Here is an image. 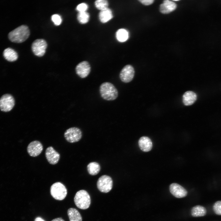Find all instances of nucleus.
<instances>
[{
  "label": "nucleus",
  "instance_id": "bb28decb",
  "mask_svg": "<svg viewBox=\"0 0 221 221\" xmlns=\"http://www.w3.org/2000/svg\"><path fill=\"white\" fill-rule=\"evenodd\" d=\"M88 8V6L86 3H82L78 5L76 9L79 12H86Z\"/></svg>",
  "mask_w": 221,
  "mask_h": 221
},
{
  "label": "nucleus",
  "instance_id": "c85d7f7f",
  "mask_svg": "<svg viewBox=\"0 0 221 221\" xmlns=\"http://www.w3.org/2000/svg\"><path fill=\"white\" fill-rule=\"evenodd\" d=\"M51 221H65L61 218H58L53 219Z\"/></svg>",
  "mask_w": 221,
  "mask_h": 221
},
{
  "label": "nucleus",
  "instance_id": "5701e85b",
  "mask_svg": "<svg viewBox=\"0 0 221 221\" xmlns=\"http://www.w3.org/2000/svg\"><path fill=\"white\" fill-rule=\"evenodd\" d=\"M90 16L87 12H79L77 15V19L81 24H85L87 23L89 20Z\"/></svg>",
  "mask_w": 221,
  "mask_h": 221
},
{
  "label": "nucleus",
  "instance_id": "6e6552de",
  "mask_svg": "<svg viewBox=\"0 0 221 221\" xmlns=\"http://www.w3.org/2000/svg\"><path fill=\"white\" fill-rule=\"evenodd\" d=\"M135 73L133 67L130 64L125 66L121 70L119 77L122 81L125 83L131 82L133 79Z\"/></svg>",
  "mask_w": 221,
  "mask_h": 221
},
{
  "label": "nucleus",
  "instance_id": "6ab92c4d",
  "mask_svg": "<svg viewBox=\"0 0 221 221\" xmlns=\"http://www.w3.org/2000/svg\"><path fill=\"white\" fill-rule=\"evenodd\" d=\"M207 213V210L204 206L197 205L193 207L192 209L191 214L194 217H199L204 216Z\"/></svg>",
  "mask_w": 221,
  "mask_h": 221
},
{
  "label": "nucleus",
  "instance_id": "39448f33",
  "mask_svg": "<svg viewBox=\"0 0 221 221\" xmlns=\"http://www.w3.org/2000/svg\"><path fill=\"white\" fill-rule=\"evenodd\" d=\"M113 181L112 178L107 175L101 176L98 179L97 185L98 189L101 192L107 193L112 189Z\"/></svg>",
  "mask_w": 221,
  "mask_h": 221
},
{
  "label": "nucleus",
  "instance_id": "4be33fe9",
  "mask_svg": "<svg viewBox=\"0 0 221 221\" xmlns=\"http://www.w3.org/2000/svg\"><path fill=\"white\" fill-rule=\"evenodd\" d=\"M117 39L120 42L126 41L128 38L129 33L125 29H121L118 30L116 33Z\"/></svg>",
  "mask_w": 221,
  "mask_h": 221
},
{
  "label": "nucleus",
  "instance_id": "a878e982",
  "mask_svg": "<svg viewBox=\"0 0 221 221\" xmlns=\"http://www.w3.org/2000/svg\"><path fill=\"white\" fill-rule=\"evenodd\" d=\"M51 20L56 25H60L62 22V18L58 14H53L51 16Z\"/></svg>",
  "mask_w": 221,
  "mask_h": 221
},
{
  "label": "nucleus",
  "instance_id": "9b49d317",
  "mask_svg": "<svg viewBox=\"0 0 221 221\" xmlns=\"http://www.w3.org/2000/svg\"><path fill=\"white\" fill-rule=\"evenodd\" d=\"M91 66L88 62L83 61L76 66V68L77 74L80 78H84L86 77L91 72Z\"/></svg>",
  "mask_w": 221,
  "mask_h": 221
},
{
  "label": "nucleus",
  "instance_id": "aec40b11",
  "mask_svg": "<svg viewBox=\"0 0 221 221\" xmlns=\"http://www.w3.org/2000/svg\"><path fill=\"white\" fill-rule=\"evenodd\" d=\"M67 213L70 221H82L81 216L76 209L69 208L68 210Z\"/></svg>",
  "mask_w": 221,
  "mask_h": 221
},
{
  "label": "nucleus",
  "instance_id": "f03ea898",
  "mask_svg": "<svg viewBox=\"0 0 221 221\" xmlns=\"http://www.w3.org/2000/svg\"><path fill=\"white\" fill-rule=\"evenodd\" d=\"M99 92L101 97L107 101L115 99L118 95V91L114 85L108 82H104L100 85Z\"/></svg>",
  "mask_w": 221,
  "mask_h": 221
},
{
  "label": "nucleus",
  "instance_id": "c756f323",
  "mask_svg": "<svg viewBox=\"0 0 221 221\" xmlns=\"http://www.w3.org/2000/svg\"><path fill=\"white\" fill-rule=\"evenodd\" d=\"M34 221H45L40 217H37L35 219Z\"/></svg>",
  "mask_w": 221,
  "mask_h": 221
},
{
  "label": "nucleus",
  "instance_id": "cd10ccee",
  "mask_svg": "<svg viewBox=\"0 0 221 221\" xmlns=\"http://www.w3.org/2000/svg\"><path fill=\"white\" fill-rule=\"evenodd\" d=\"M141 3L145 5H149L152 4L153 0H141L139 1Z\"/></svg>",
  "mask_w": 221,
  "mask_h": 221
},
{
  "label": "nucleus",
  "instance_id": "412c9836",
  "mask_svg": "<svg viewBox=\"0 0 221 221\" xmlns=\"http://www.w3.org/2000/svg\"><path fill=\"white\" fill-rule=\"evenodd\" d=\"M87 168L89 173L91 175L94 176L99 173L100 170V166L98 163L92 162L88 165Z\"/></svg>",
  "mask_w": 221,
  "mask_h": 221
},
{
  "label": "nucleus",
  "instance_id": "f8f14e48",
  "mask_svg": "<svg viewBox=\"0 0 221 221\" xmlns=\"http://www.w3.org/2000/svg\"><path fill=\"white\" fill-rule=\"evenodd\" d=\"M169 189L170 193L177 198H183L187 195V190L177 183H173L171 184L169 186Z\"/></svg>",
  "mask_w": 221,
  "mask_h": 221
},
{
  "label": "nucleus",
  "instance_id": "1a4fd4ad",
  "mask_svg": "<svg viewBox=\"0 0 221 221\" xmlns=\"http://www.w3.org/2000/svg\"><path fill=\"white\" fill-rule=\"evenodd\" d=\"M14 104V98L10 94L4 95L0 99V109L2 111H10L13 108Z\"/></svg>",
  "mask_w": 221,
  "mask_h": 221
},
{
  "label": "nucleus",
  "instance_id": "2eb2a0df",
  "mask_svg": "<svg viewBox=\"0 0 221 221\" xmlns=\"http://www.w3.org/2000/svg\"><path fill=\"white\" fill-rule=\"evenodd\" d=\"M176 8V4L172 1L166 0L161 4L160 7V12L163 14H168L174 11Z\"/></svg>",
  "mask_w": 221,
  "mask_h": 221
},
{
  "label": "nucleus",
  "instance_id": "9d476101",
  "mask_svg": "<svg viewBox=\"0 0 221 221\" xmlns=\"http://www.w3.org/2000/svg\"><path fill=\"white\" fill-rule=\"evenodd\" d=\"M43 150L42 144L39 141H34L31 142L28 145L27 151L29 155L36 157L40 155Z\"/></svg>",
  "mask_w": 221,
  "mask_h": 221
},
{
  "label": "nucleus",
  "instance_id": "ddd939ff",
  "mask_svg": "<svg viewBox=\"0 0 221 221\" xmlns=\"http://www.w3.org/2000/svg\"><path fill=\"white\" fill-rule=\"evenodd\" d=\"M45 155L48 162L52 165L57 164L60 158L59 153L52 146L48 147L46 149Z\"/></svg>",
  "mask_w": 221,
  "mask_h": 221
},
{
  "label": "nucleus",
  "instance_id": "0eeeda50",
  "mask_svg": "<svg viewBox=\"0 0 221 221\" xmlns=\"http://www.w3.org/2000/svg\"><path fill=\"white\" fill-rule=\"evenodd\" d=\"M47 47V43L43 39H37L33 43L32 50L36 56L41 57L45 54Z\"/></svg>",
  "mask_w": 221,
  "mask_h": 221
},
{
  "label": "nucleus",
  "instance_id": "b1692460",
  "mask_svg": "<svg viewBox=\"0 0 221 221\" xmlns=\"http://www.w3.org/2000/svg\"><path fill=\"white\" fill-rule=\"evenodd\" d=\"M96 7L100 10L107 8L108 3L106 0H97L95 2Z\"/></svg>",
  "mask_w": 221,
  "mask_h": 221
},
{
  "label": "nucleus",
  "instance_id": "423d86ee",
  "mask_svg": "<svg viewBox=\"0 0 221 221\" xmlns=\"http://www.w3.org/2000/svg\"><path fill=\"white\" fill-rule=\"evenodd\" d=\"M82 135V132L80 129L75 127L68 129L64 133V137L65 139L71 143L79 141L81 138Z\"/></svg>",
  "mask_w": 221,
  "mask_h": 221
},
{
  "label": "nucleus",
  "instance_id": "20e7f679",
  "mask_svg": "<svg viewBox=\"0 0 221 221\" xmlns=\"http://www.w3.org/2000/svg\"><path fill=\"white\" fill-rule=\"evenodd\" d=\"M50 193L55 199L61 200L66 197L67 192L65 186L60 182H57L52 184L50 188Z\"/></svg>",
  "mask_w": 221,
  "mask_h": 221
},
{
  "label": "nucleus",
  "instance_id": "7ed1b4c3",
  "mask_svg": "<svg viewBox=\"0 0 221 221\" xmlns=\"http://www.w3.org/2000/svg\"><path fill=\"white\" fill-rule=\"evenodd\" d=\"M74 202L78 208L83 210L87 209L91 204L90 196L85 190H80L76 193L74 198Z\"/></svg>",
  "mask_w": 221,
  "mask_h": 221
},
{
  "label": "nucleus",
  "instance_id": "f257e3e1",
  "mask_svg": "<svg viewBox=\"0 0 221 221\" xmlns=\"http://www.w3.org/2000/svg\"><path fill=\"white\" fill-rule=\"evenodd\" d=\"M30 31L28 27L25 25H21L10 32L8 37L12 42L21 43L25 41L29 37Z\"/></svg>",
  "mask_w": 221,
  "mask_h": 221
},
{
  "label": "nucleus",
  "instance_id": "dca6fc26",
  "mask_svg": "<svg viewBox=\"0 0 221 221\" xmlns=\"http://www.w3.org/2000/svg\"><path fill=\"white\" fill-rule=\"evenodd\" d=\"M196 99V94L191 91L186 92L183 96V102L186 106H189L192 104Z\"/></svg>",
  "mask_w": 221,
  "mask_h": 221
},
{
  "label": "nucleus",
  "instance_id": "4468645a",
  "mask_svg": "<svg viewBox=\"0 0 221 221\" xmlns=\"http://www.w3.org/2000/svg\"><path fill=\"white\" fill-rule=\"evenodd\" d=\"M138 144L140 149L145 152L150 151L153 146L151 140L146 136H143L140 138L138 140Z\"/></svg>",
  "mask_w": 221,
  "mask_h": 221
},
{
  "label": "nucleus",
  "instance_id": "393cba45",
  "mask_svg": "<svg viewBox=\"0 0 221 221\" xmlns=\"http://www.w3.org/2000/svg\"><path fill=\"white\" fill-rule=\"evenodd\" d=\"M214 212L217 215H221V201H217L215 202L213 206Z\"/></svg>",
  "mask_w": 221,
  "mask_h": 221
},
{
  "label": "nucleus",
  "instance_id": "f3484780",
  "mask_svg": "<svg viewBox=\"0 0 221 221\" xmlns=\"http://www.w3.org/2000/svg\"><path fill=\"white\" fill-rule=\"evenodd\" d=\"M3 56L6 60L10 62L16 61L18 57L17 53L16 51L10 48H6L4 50Z\"/></svg>",
  "mask_w": 221,
  "mask_h": 221
},
{
  "label": "nucleus",
  "instance_id": "a211bd4d",
  "mask_svg": "<svg viewBox=\"0 0 221 221\" xmlns=\"http://www.w3.org/2000/svg\"><path fill=\"white\" fill-rule=\"evenodd\" d=\"M113 17L111 10L108 8L100 10L99 14V18L103 23H106Z\"/></svg>",
  "mask_w": 221,
  "mask_h": 221
}]
</instances>
